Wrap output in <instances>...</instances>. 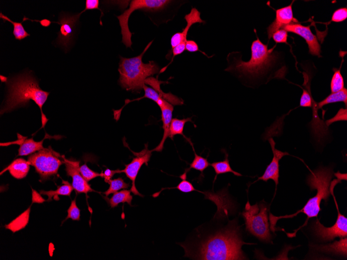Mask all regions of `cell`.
I'll return each mask as SVG.
<instances>
[{"label": "cell", "mask_w": 347, "mask_h": 260, "mask_svg": "<svg viewBox=\"0 0 347 260\" xmlns=\"http://www.w3.org/2000/svg\"><path fill=\"white\" fill-rule=\"evenodd\" d=\"M240 227L235 221L225 228L210 235L196 246L193 258L207 260H246L242 246L250 245L242 240ZM188 255V256H189Z\"/></svg>", "instance_id": "cell-1"}, {"label": "cell", "mask_w": 347, "mask_h": 260, "mask_svg": "<svg viewBox=\"0 0 347 260\" xmlns=\"http://www.w3.org/2000/svg\"><path fill=\"white\" fill-rule=\"evenodd\" d=\"M8 86V96L1 110V115L16 108L26 106L32 100L39 106L41 112L42 128L49 120L43 114L42 107L47 100L50 93L44 91L39 82L30 73H25L3 81Z\"/></svg>", "instance_id": "cell-2"}, {"label": "cell", "mask_w": 347, "mask_h": 260, "mask_svg": "<svg viewBox=\"0 0 347 260\" xmlns=\"http://www.w3.org/2000/svg\"><path fill=\"white\" fill-rule=\"evenodd\" d=\"M333 176V169L329 167H320L314 172H311L307 177V183L311 190L315 189L317 190L316 195L310 198L302 209L298 210L296 213L291 215L275 217L270 213L269 220L271 231L274 232L276 230L275 226L277 220L281 219L293 218L300 212L305 213L307 216L306 223L309 218L317 217L321 210L320 204L322 200L324 199L327 201L330 196V184Z\"/></svg>", "instance_id": "cell-3"}, {"label": "cell", "mask_w": 347, "mask_h": 260, "mask_svg": "<svg viewBox=\"0 0 347 260\" xmlns=\"http://www.w3.org/2000/svg\"><path fill=\"white\" fill-rule=\"evenodd\" d=\"M153 42V41L150 42L142 53L137 57L126 59L120 56L119 82L122 88L132 91L140 90L143 89L148 77L159 72V67L154 62L144 64L142 61Z\"/></svg>", "instance_id": "cell-4"}, {"label": "cell", "mask_w": 347, "mask_h": 260, "mask_svg": "<svg viewBox=\"0 0 347 260\" xmlns=\"http://www.w3.org/2000/svg\"><path fill=\"white\" fill-rule=\"evenodd\" d=\"M274 48L268 50V45L263 44L259 38L254 41L251 47V59L248 62L237 61L226 71H236L241 75L258 77L267 73L277 59Z\"/></svg>", "instance_id": "cell-5"}, {"label": "cell", "mask_w": 347, "mask_h": 260, "mask_svg": "<svg viewBox=\"0 0 347 260\" xmlns=\"http://www.w3.org/2000/svg\"><path fill=\"white\" fill-rule=\"evenodd\" d=\"M242 214L248 232L262 242L268 243L271 241L272 236L266 206L263 204L259 205L258 203L252 206L248 201Z\"/></svg>", "instance_id": "cell-6"}, {"label": "cell", "mask_w": 347, "mask_h": 260, "mask_svg": "<svg viewBox=\"0 0 347 260\" xmlns=\"http://www.w3.org/2000/svg\"><path fill=\"white\" fill-rule=\"evenodd\" d=\"M169 0H133L130 7L124 11L123 13L117 16L121 28L122 43L127 48H131L132 45V36L129 27V20L134 11L142 9L148 12H158L164 9L171 3Z\"/></svg>", "instance_id": "cell-7"}, {"label": "cell", "mask_w": 347, "mask_h": 260, "mask_svg": "<svg viewBox=\"0 0 347 260\" xmlns=\"http://www.w3.org/2000/svg\"><path fill=\"white\" fill-rule=\"evenodd\" d=\"M60 157L62 156L50 147L32 154L28 157V161L35 168L41 180H46L57 174L60 167L64 163Z\"/></svg>", "instance_id": "cell-8"}, {"label": "cell", "mask_w": 347, "mask_h": 260, "mask_svg": "<svg viewBox=\"0 0 347 260\" xmlns=\"http://www.w3.org/2000/svg\"><path fill=\"white\" fill-rule=\"evenodd\" d=\"M339 183H340V180H334L330 188L331 194L333 196L339 213L336 223L332 227L327 228L322 225L318 219H317L312 225V230L315 235L318 239L323 242L332 241L336 237L344 238L347 236V219L341 213L333 192L335 186Z\"/></svg>", "instance_id": "cell-9"}, {"label": "cell", "mask_w": 347, "mask_h": 260, "mask_svg": "<svg viewBox=\"0 0 347 260\" xmlns=\"http://www.w3.org/2000/svg\"><path fill=\"white\" fill-rule=\"evenodd\" d=\"M153 152L152 150H148V144H146L145 149L140 153H137V156L134 158L130 164L125 165V169L121 171V173H124L126 177L132 181V187L131 191L135 195L144 197L136 189L135 180L142 166L145 164L148 165Z\"/></svg>", "instance_id": "cell-10"}, {"label": "cell", "mask_w": 347, "mask_h": 260, "mask_svg": "<svg viewBox=\"0 0 347 260\" xmlns=\"http://www.w3.org/2000/svg\"><path fill=\"white\" fill-rule=\"evenodd\" d=\"M82 14L81 12L73 16L62 15L59 22H52L61 25L60 31L58 33L57 43L66 49L70 44L74 36L75 25Z\"/></svg>", "instance_id": "cell-11"}, {"label": "cell", "mask_w": 347, "mask_h": 260, "mask_svg": "<svg viewBox=\"0 0 347 260\" xmlns=\"http://www.w3.org/2000/svg\"><path fill=\"white\" fill-rule=\"evenodd\" d=\"M64 160L67 175L72 177V186L76 194H85L87 195L89 192H95L81 174L79 170L80 162L65 159Z\"/></svg>", "instance_id": "cell-12"}, {"label": "cell", "mask_w": 347, "mask_h": 260, "mask_svg": "<svg viewBox=\"0 0 347 260\" xmlns=\"http://www.w3.org/2000/svg\"><path fill=\"white\" fill-rule=\"evenodd\" d=\"M283 29L287 32L296 34L303 38L306 41L309 50V53L320 57L321 46L315 35L312 33L310 26H304L301 24L293 23L284 27Z\"/></svg>", "instance_id": "cell-13"}, {"label": "cell", "mask_w": 347, "mask_h": 260, "mask_svg": "<svg viewBox=\"0 0 347 260\" xmlns=\"http://www.w3.org/2000/svg\"><path fill=\"white\" fill-rule=\"evenodd\" d=\"M269 143L271 146V149L273 154V157L272 162L266 168L263 175L258 178L257 181L262 180L267 182L269 179L274 181L276 188L279 184V161L285 155H289L287 152H283L277 150L275 148V143L272 138L269 139Z\"/></svg>", "instance_id": "cell-14"}, {"label": "cell", "mask_w": 347, "mask_h": 260, "mask_svg": "<svg viewBox=\"0 0 347 260\" xmlns=\"http://www.w3.org/2000/svg\"><path fill=\"white\" fill-rule=\"evenodd\" d=\"M184 19L187 22L186 27L183 29L181 32L174 34L171 38V44L172 50L180 44H186L188 32L193 25L205 22L201 18L200 12L195 8L191 9L190 12L184 16Z\"/></svg>", "instance_id": "cell-15"}, {"label": "cell", "mask_w": 347, "mask_h": 260, "mask_svg": "<svg viewBox=\"0 0 347 260\" xmlns=\"http://www.w3.org/2000/svg\"><path fill=\"white\" fill-rule=\"evenodd\" d=\"M292 3L276 10V17L272 23L267 28V33L269 40L271 38L273 33L277 30L282 29L286 25H290L297 20L294 18Z\"/></svg>", "instance_id": "cell-16"}, {"label": "cell", "mask_w": 347, "mask_h": 260, "mask_svg": "<svg viewBox=\"0 0 347 260\" xmlns=\"http://www.w3.org/2000/svg\"><path fill=\"white\" fill-rule=\"evenodd\" d=\"M162 114V121L163 122V129L164 130V134L163 139H162L160 144L154 149L153 151L161 152L164 148V144L167 138L169 137V129L170 124L172 120L173 112L174 110L173 106L169 103L168 101L165 100L164 103L160 107Z\"/></svg>", "instance_id": "cell-17"}, {"label": "cell", "mask_w": 347, "mask_h": 260, "mask_svg": "<svg viewBox=\"0 0 347 260\" xmlns=\"http://www.w3.org/2000/svg\"><path fill=\"white\" fill-rule=\"evenodd\" d=\"M311 247L314 250L321 253L345 257L347 255V237L342 238L340 241H336L327 245H314Z\"/></svg>", "instance_id": "cell-18"}, {"label": "cell", "mask_w": 347, "mask_h": 260, "mask_svg": "<svg viewBox=\"0 0 347 260\" xmlns=\"http://www.w3.org/2000/svg\"><path fill=\"white\" fill-rule=\"evenodd\" d=\"M30 163L24 159H18L15 160L2 172L4 173L8 171L14 178L21 179L25 178L28 175L30 169Z\"/></svg>", "instance_id": "cell-19"}, {"label": "cell", "mask_w": 347, "mask_h": 260, "mask_svg": "<svg viewBox=\"0 0 347 260\" xmlns=\"http://www.w3.org/2000/svg\"><path fill=\"white\" fill-rule=\"evenodd\" d=\"M24 138V137H22L15 143L20 145L18 156L29 155L45 149L43 146V143L46 137L39 142L34 141L33 138L27 139Z\"/></svg>", "instance_id": "cell-20"}, {"label": "cell", "mask_w": 347, "mask_h": 260, "mask_svg": "<svg viewBox=\"0 0 347 260\" xmlns=\"http://www.w3.org/2000/svg\"><path fill=\"white\" fill-rule=\"evenodd\" d=\"M30 209V207L15 219L6 225L5 229L14 233L25 228L29 222Z\"/></svg>", "instance_id": "cell-21"}, {"label": "cell", "mask_w": 347, "mask_h": 260, "mask_svg": "<svg viewBox=\"0 0 347 260\" xmlns=\"http://www.w3.org/2000/svg\"><path fill=\"white\" fill-rule=\"evenodd\" d=\"M131 191L123 190L114 193L111 198H107L106 200L109 203L111 207L113 208L117 207L120 203H128L130 206H132L133 196L131 195Z\"/></svg>", "instance_id": "cell-22"}, {"label": "cell", "mask_w": 347, "mask_h": 260, "mask_svg": "<svg viewBox=\"0 0 347 260\" xmlns=\"http://www.w3.org/2000/svg\"><path fill=\"white\" fill-rule=\"evenodd\" d=\"M63 185L61 186H58V189L56 191H45L43 190L40 191V194L48 196V201L52 200V198H58L59 195H64L71 196L73 190L74 189L73 186L69 184L68 182L63 181ZM59 199H60L59 198Z\"/></svg>", "instance_id": "cell-23"}, {"label": "cell", "mask_w": 347, "mask_h": 260, "mask_svg": "<svg viewBox=\"0 0 347 260\" xmlns=\"http://www.w3.org/2000/svg\"><path fill=\"white\" fill-rule=\"evenodd\" d=\"M188 122L193 123L191 118H190L182 120L177 118L172 119L169 129V137L173 139L175 135L180 134L190 142L191 141L185 136L183 132L185 124Z\"/></svg>", "instance_id": "cell-24"}, {"label": "cell", "mask_w": 347, "mask_h": 260, "mask_svg": "<svg viewBox=\"0 0 347 260\" xmlns=\"http://www.w3.org/2000/svg\"><path fill=\"white\" fill-rule=\"evenodd\" d=\"M339 102H343L347 107V89L346 88H344L339 92L331 93L326 98L317 104V109L318 110L327 105L339 103Z\"/></svg>", "instance_id": "cell-25"}, {"label": "cell", "mask_w": 347, "mask_h": 260, "mask_svg": "<svg viewBox=\"0 0 347 260\" xmlns=\"http://www.w3.org/2000/svg\"><path fill=\"white\" fill-rule=\"evenodd\" d=\"M225 159L224 161L214 162L210 164V166L214 168L216 173L214 182L217 176L219 175L230 173H233L236 176H242L241 174L234 171L232 168L231 167L228 159V154L226 153V152H225Z\"/></svg>", "instance_id": "cell-26"}, {"label": "cell", "mask_w": 347, "mask_h": 260, "mask_svg": "<svg viewBox=\"0 0 347 260\" xmlns=\"http://www.w3.org/2000/svg\"><path fill=\"white\" fill-rule=\"evenodd\" d=\"M0 17L4 21H8L11 24H13L14 26L13 35L16 40L21 41L30 36V34L25 30L21 22H14L11 20L7 16L3 14L2 12L0 13Z\"/></svg>", "instance_id": "cell-27"}, {"label": "cell", "mask_w": 347, "mask_h": 260, "mask_svg": "<svg viewBox=\"0 0 347 260\" xmlns=\"http://www.w3.org/2000/svg\"><path fill=\"white\" fill-rule=\"evenodd\" d=\"M190 143L192 145V149L194 151V159L192 162L190 164L189 169H188V171L186 172L187 173L191 169H194L196 171L200 172L202 174L205 169L208 167L210 166V164L209 163V162H208L207 159H205V158H204L202 156L198 155L197 154H196L194 149L193 145L191 141L190 142Z\"/></svg>", "instance_id": "cell-28"}, {"label": "cell", "mask_w": 347, "mask_h": 260, "mask_svg": "<svg viewBox=\"0 0 347 260\" xmlns=\"http://www.w3.org/2000/svg\"><path fill=\"white\" fill-rule=\"evenodd\" d=\"M108 184L110 185L109 188L103 193L107 197L111 194L116 193L119 190L128 189L130 186L129 184L125 183L122 178L111 179Z\"/></svg>", "instance_id": "cell-29"}, {"label": "cell", "mask_w": 347, "mask_h": 260, "mask_svg": "<svg viewBox=\"0 0 347 260\" xmlns=\"http://www.w3.org/2000/svg\"><path fill=\"white\" fill-rule=\"evenodd\" d=\"M334 75L331 82V93H336L344 89V80L340 70L334 69Z\"/></svg>", "instance_id": "cell-30"}, {"label": "cell", "mask_w": 347, "mask_h": 260, "mask_svg": "<svg viewBox=\"0 0 347 260\" xmlns=\"http://www.w3.org/2000/svg\"><path fill=\"white\" fill-rule=\"evenodd\" d=\"M166 189H178L180 192H183V193H190L193 191H198V190H195L194 187L193 186L192 184L190 183L188 181L185 179H182L181 182L179 184V185L176 187L171 188H165L162 189L161 191L159 192L158 193L155 194L153 196L154 197H156L159 196L161 192Z\"/></svg>", "instance_id": "cell-31"}, {"label": "cell", "mask_w": 347, "mask_h": 260, "mask_svg": "<svg viewBox=\"0 0 347 260\" xmlns=\"http://www.w3.org/2000/svg\"><path fill=\"white\" fill-rule=\"evenodd\" d=\"M79 170L82 175L87 182H88L90 180L96 178L98 177H101V174L95 172L91 170V169L87 166L86 164L82 166H79Z\"/></svg>", "instance_id": "cell-32"}, {"label": "cell", "mask_w": 347, "mask_h": 260, "mask_svg": "<svg viewBox=\"0 0 347 260\" xmlns=\"http://www.w3.org/2000/svg\"><path fill=\"white\" fill-rule=\"evenodd\" d=\"M68 216L65 220L72 219L75 221L80 220V210L78 207L76 199L72 201L71 205L67 210Z\"/></svg>", "instance_id": "cell-33"}, {"label": "cell", "mask_w": 347, "mask_h": 260, "mask_svg": "<svg viewBox=\"0 0 347 260\" xmlns=\"http://www.w3.org/2000/svg\"><path fill=\"white\" fill-rule=\"evenodd\" d=\"M347 18V7L341 8L335 11L332 16V21L335 22H341L345 20Z\"/></svg>", "instance_id": "cell-34"}, {"label": "cell", "mask_w": 347, "mask_h": 260, "mask_svg": "<svg viewBox=\"0 0 347 260\" xmlns=\"http://www.w3.org/2000/svg\"><path fill=\"white\" fill-rule=\"evenodd\" d=\"M272 37L276 43H287V32L281 29L273 33Z\"/></svg>", "instance_id": "cell-35"}, {"label": "cell", "mask_w": 347, "mask_h": 260, "mask_svg": "<svg viewBox=\"0 0 347 260\" xmlns=\"http://www.w3.org/2000/svg\"><path fill=\"white\" fill-rule=\"evenodd\" d=\"M300 106L311 108L312 107V99L310 93L306 89H303V93L300 98Z\"/></svg>", "instance_id": "cell-36"}, {"label": "cell", "mask_w": 347, "mask_h": 260, "mask_svg": "<svg viewBox=\"0 0 347 260\" xmlns=\"http://www.w3.org/2000/svg\"><path fill=\"white\" fill-rule=\"evenodd\" d=\"M99 2L98 0H87L86 8L82 12V13L86 12L87 10L99 9L101 13V16L103 14L101 9L99 8Z\"/></svg>", "instance_id": "cell-37"}, {"label": "cell", "mask_w": 347, "mask_h": 260, "mask_svg": "<svg viewBox=\"0 0 347 260\" xmlns=\"http://www.w3.org/2000/svg\"><path fill=\"white\" fill-rule=\"evenodd\" d=\"M120 173H121V171L119 170V169H117V170H115V171H111V170H110V169H107L103 172H102V173L100 174H101L100 177L103 178L104 180H105V182L106 183L108 184L114 175H115L116 174H120Z\"/></svg>", "instance_id": "cell-38"}, {"label": "cell", "mask_w": 347, "mask_h": 260, "mask_svg": "<svg viewBox=\"0 0 347 260\" xmlns=\"http://www.w3.org/2000/svg\"><path fill=\"white\" fill-rule=\"evenodd\" d=\"M347 109H341L339 112H338V115L335 116L334 118L332 119L329 120L327 122V124H328V126L330 125L332 123L336 121H340V120H347Z\"/></svg>", "instance_id": "cell-39"}, {"label": "cell", "mask_w": 347, "mask_h": 260, "mask_svg": "<svg viewBox=\"0 0 347 260\" xmlns=\"http://www.w3.org/2000/svg\"><path fill=\"white\" fill-rule=\"evenodd\" d=\"M186 50L191 53L198 52L199 51L198 45L193 40H187L186 44Z\"/></svg>", "instance_id": "cell-40"}, {"label": "cell", "mask_w": 347, "mask_h": 260, "mask_svg": "<svg viewBox=\"0 0 347 260\" xmlns=\"http://www.w3.org/2000/svg\"><path fill=\"white\" fill-rule=\"evenodd\" d=\"M31 20V21L39 22L41 25L44 27H49L52 22V21H51L50 20H48V19H43L41 21L38 20H31L28 18H26V17H24V19H23L22 22L26 21V20Z\"/></svg>", "instance_id": "cell-41"}]
</instances>
